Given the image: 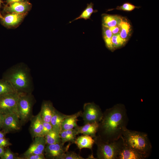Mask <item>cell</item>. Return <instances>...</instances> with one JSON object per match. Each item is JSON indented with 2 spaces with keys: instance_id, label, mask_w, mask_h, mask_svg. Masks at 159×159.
<instances>
[{
  "instance_id": "obj_35",
  "label": "cell",
  "mask_w": 159,
  "mask_h": 159,
  "mask_svg": "<svg viewBox=\"0 0 159 159\" xmlns=\"http://www.w3.org/2000/svg\"><path fill=\"white\" fill-rule=\"evenodd\" d=\"M7 3L9 4L16 2H25L28 1V0H4Z\"/></svg>"
},
{
  "instance_id": "obj_36",
  "label": "cell",
  "mask_w": 159,
  "mask_h": 159,
  "mask_svg": "<svg viewBox=\"0 0 159 159\" xmlns=\"http://www.w3.org/2000/svg\"><path fill=\"white\" fill-rule=\"evenodd\" d=\"M4 118V115L0 112V129L2 128Z\"/></svg>"
},
{
  "instance_id": "obj_34",
  "label": "cell",
  "mask_w": 159,
  "mask_h": 159,
  "mask_svg": "<svg viewBox=\"0 0 159 159\" xmlns=\"http://www.w3.org/2000/svg\"><path fill=\"white\" fill-rule=\"evenodd\" d=\"M111 30L113 35L119 33L120 31V27L119 25L115 26L109 28Z\"/></svg>"
},
{
  "instance_id": "obj_21",
  "label": "cell",
  "mask_w": 159,
  "mask_h": 159,
  "mask_svg": "<svg viewBox=\"0 0 159 159\" xmlns=\"http://www.w3.org/2000/svg\"><path fill=\"white\" fill-rule=\"evenodd\" d=\"M62 143L63 144L66 142L74 143L78 135L77 127L72 129L62 130L59 133Z\"/></svg>"
},
{
  "instance_id": "obj_12",
  "label": "cell",
  "mask_w": 159,
  "mask_h": 159,
  "mask_svg": "<svg viewBox=\"0 0 159 159\" xmlns=\"http://www.w3.org/2000/svg\"><path fill=\"white\" fill-rule=\"evenodd\" d=\"M28 149L24 153L23 156L32 154L44 155L46 143L44 137H35Z\"/></svg>"
},
{
  "instance_id": "obj_28",
  "label": "cell",
  "mask_w": 159,
  "mask_h": 159,
  "mask_svg": "<svg viewBox=\"0 0 159 159\" xmlns=\"http://www.w3.org/2000/svg\"><path fill=\"white\" fill-rule=\"evenodd\" d=\"M140 7V6H136L130 2H126L123 3L122 5L120 6H117L115 9H109L108 11H110L114 9H116L130 11L134 10L135 9H139Z\"/></svg>"
},
{
  "instance_id": "obj_16",
  "label": "cell",
  "mask_w": 159,
  "mask_h": 159,
  "mask_svg": "<svg viewBox=\"0 0 159 159\" xmlns=\"http://www.w3.org/2000/svg\"><path fill=\"white\" fill-rule=\"evenodd\" d=\"M82 112V111H80L73 114L68 115L62 123L61 130L72 129L78 127V118L80 116Z\"/></svg>"
},
{
  "instance_id": "obj_5",
  "label": "cell",
  "mask_w": 159,
  "mask_h": 159,
  "mask_svg": "<svg viewBox=\"0 0 159 159\" xmlns=\"http://www.w3.org/2000/svg\"><path fill=\"white\" fill-rule=\"evenodd\" d=\"M35 99L32 93H21L19 99L18 108L21 125L32 117V110Z\"/></svg>"
},
{
  "instance_id": "obj_24",
  "label": "cell",
  "mask_w": 159,
  "mask_h": 159,
  "mask_svg": "<svg viewBox=\"0 0 159 159\" xmlns=\"http://www.w3.org/2000/svg\"><path fill=\"white\" fill-rule=\"evenodd\" d=\"M102 33L106 47L109 50L113 52L111 40L113 34L111 30L109 28L102 26Z\"/></svg>"
},
{
  "instance_id": "obj_30",
  "label": "cell",
  "mask_w": 159,
  "mask_h": 159,
  "mask_svg": "<svg viewBox=\"0 0 159 159\" xmlns=\"http://www.w3.org/2000/svg\"><path fill=\"white\" fill-rule=\"evenodd\" d=\"M1 159H19L18 157L10 149H7L4 150V153L1 157Z\"/></svg>"
},
{
  "instance_id": "obj_9",
  "label": "cell",
  "mask_w": 159,
  "mask_h": 159,
  "mask_svg": "<svg viewBox=\"0 0 159 159\" xmlns=\"http://www.w3.org/2000/svg\"><path fill=\"white\" fill-rule=\"evenodd\" d=\"M2 128L5 133L17 131L21 125L19 116L14 113L4 115Z\"/></svg>"
},
{
  "instance_id": "obj_6",
  "label": "cell",
  "mask_w": 159,
  "mask_h": 159,
  "mask_svg": "<svg viewBox=\"0 0 159 159\" xmlns=\"http://www.w3.org/2000/svg\"><path fill=\"white\" fill-rule=\"evenodd\" d=\"M20 93L15 92L0 96V112L4 115L14 113L19 117L18 104Z\"/></svg>"
},
{
  "instance_id": "obj_18",
  "label": "cell",
  "mask_w": 159,
  "mask_h": 159,
  "mask_svg": "<svg viewBox=\"0 0 159 159\" xmlns=\"http://www.w3.org/2000/svg\"><path fill=\"white\" fill-rule=\"evenodd\" d=\"M95 140L93 137L85 135L76 138L74 143L80 150L84 148L92 149Z\"/></svg>"
},
{
  "instance_id": "obj_7",
  "label": "cell",
  "mask_w": 159,
  "mask_h": 159,
  "mask_svg": "<svg viewBox=\"0 0 159 159\" xmlns=\"http://www.w3.org/2000/svg\"><path fill=\"white\" fill-rule=\"evenodd\" d=\"M83 109L80 116L82 118L84 124L99 123L101 121L103 112L99 106L94 102L85 103Z\"/></svg>"
},
{
  "instance_id": "obj_2",
  "label": "cell",
  "mask_w": 159,
  "mask_h": 159,
  "mask_svg": "<svg viewBox=\"0 0 159 159\" xmlns=\"http://www.w3.org/2000/svg\"><path fill=\"white\" fill-rule=\"evenodd\" d=\"M2 78L8 81L17 92L32 93L34 89L30 69L25 63H19L9 68Z\"/></svg>"
},
{
  "instance_id": "obj_11",
  "label": "cell",
  "mask_w": 159,
  "mask_h": 159,
  "mask_svg": "<svg viewBox=\"0 0 159 159\" xmlns=\"http://www.w3.org/2000/svg\"><path fill=\"white\" fill-rule=\"evenodd\" d=\"M32 4L29 1L25 2H16L5 5L3 11L6 13L27 14L31 9Z\"/></svg>"
},
{
  "instance_id": "obj_38",
  "label": "cell",
  "mask_w": 159,
  "mask_h": 159,
  "mask_svg": "<svg viewBox=\"0 0 159 159\" xmlns=\"http://www.w3.org/2000/svg\"><path fill=\"white\" fill-rule=\"evenodd\" d=\"M5 133L0 131V138H4Z\"/></svg>"
},
{
  "instance_id": "obj_22",
  "label": "cell",
  "mask_w": 159,
  "mask_h": 159,
  "mask_svg": "<svg viewBox=\"0 0 159 159\" xmlns=\"http://www.w3.org/2000/svg\"><path fill=\"white\" fill-rule=\"evenodd\" d=\"M119 25L120 29L119 34L120 37L128 41L132 32V26L130 23L126 18L123 17Z\"/></svg>"
},
{
  "instance_id": "obj_39",
  "label": "cell",
  "mask_w": 159,
  "mask_h": 159,
  "mask_svg": "<svg viewBox=\"0 0 159 159\" xmlns=\"http://www.w3.org/2000/svg\"><path fill=\"white\" fill-rule=\"evenodd\" d=\"M1 3H2V0H0V9L1 7Z\"/></svg>"
},
{
  "instance_id": "obj_15",
  "label": "cell",
  "mask_w": 159,
  "mask_h": 159,
  "mask_svg": "<svg viewBox=\"0 0 159 159\" xmlns=\"http://www.w3.org/2000/svg\"><path fill=\"white\" fill-rule=\"evenodd\" d=\"M145 157L142 154L130 147L124 143L118 155L117 159H145Z\"/></svg>"
},
{
  "instance_id": "obj_37",
  "label": "cell",
  "mask_w": 159,
  "mask_h": 159,
  "mask_svg": "<svg viewBox=\"0 0 159 159\" xmlns=\"http://www.w3.org/2000/svg\"><path fill=\"white\" fill-rule=\"evenodd\" d=\"M4 152V148L0 146V158L3 155Z\"/></svg>"
},
{
  "instance_id": "obj_27",
  "label": "cell",
  "mask_w": 159,
  "mask_h": 159,
  "mask_svg": "<svg viewBox=\"0 0 159 159\" xmlns=\"http://www.w3.org/2000/svg\"><path fill=\"white\" fill-rule=\"evenodd\" d=\"M111 40L113 52L124 46L127 42L120 37L119 33L113 35Z\"/></svg>"
},
{
  "instance_id": "obj_10",
  "label": "cell",
  "mask_w": 159,
  "mask_h": 159,
  "mask_svg": "<svg viewBox=\"0 0 159 159\" xmlns=\"http://www.w3.org/2000/svg\"><path fill=\"white\" fill-rule=\"evenodd\" d=\"M27 14L11 13L3 16L0 13V21L1 24L6 27H15L21 22Z\"/></svg>"
},
{
  "instance_id": "obj_13",
  "label": "cell",
  "mask_w": 159,
  "mask_h": 159,
  "mask_svg": "<svg viewBox=\"0 0 159 159\" xmlns=\"http://www.w3.org/2000/svg\"><path fill=\"white\" fill-rule=\"evenodd\" d=\"M30 131L32 137H43V121L39 112L31 118Z\"/></svg>"
},
{
  "instance_id": "obj_14",
  "label": "cell",
  "mask_w": 159,
  "mask_h": 159,
  "mask_svg": "<svg viewBox=\"0 0 159 159\" xmlns=\"http://www.w3.org/2000/svg\"><path fill=\"white\" fill-rule=\"evenodd\" d=\"M56 109L50 101L44 100L42 102L39 112L43 121L50 122L51 118Z\"/></svg>"
},
{
  "instance_id": "obj_23",
  "label": "cell",
  "mask_w": 159,
  "mask_h": 159,
  "mask_svg": "<svg viewBox=\"0 0 159 159\" xmlns=\"http://www.w3.org/2000/svg\"><path fill=\"white\" fill-rule=\"evenodd\" d=\"M94 4L92 2L87 4L86 8L82 11L81 14L78 17L73 20L69 22V23L79 19H83L85 20L90 19V17L92 13L97 11L96 10L93 9Z\"/></svg>"
},
{
  "instance_id": "obj_29",
  "label": "cell",
  "mask_w": 159,
  "mask_h": 159,
  "mask_svg": "<svg viewBox=\"0 0 159 159\" xmlns=\"http://www.w3.org/2000/svg\"><path fill=\"white\" fill-rule=\"evenodd\" d=\"M79 154L72 151H67L61 157L60 159H84Z\"/></svg>"
},
{
  "instance_id": "obj_1",
  "label": "cell",
  "mask_w": 159,
  "mask_h": 159,
  "mask_svg": "<svg viewBox=\"0 0 159 159\" xmlns=\"http://www.w3.org/2000/svg\"><path fill=\"white\" fill-rule=\"evenodd\" d=\"M129 121L125 106L117 104L106 109L99 123L97 135L105 142L118 140L122 136Z\"/></svg>"
},
{
  "instance_id": "obj_20",
  "label": "cell",
  "mask_w": 159,
  "mask_h": 159,
  "mask_svg": "<svg viewBox=\"0 0 159 159\" xmlns=\"http://www.w3.org/2000/svg\"><path fill=\"white\" fill-rule=\"evenodd\" d=\"M123 17L117 15L107 14L102 15V26L110 28L119 25Z\"/></svg>"
},
{
  "instance_id": "obj_33",
  "label": "cell",
  "mask_w": 159,
  "mask_h": 159,
  "mask_svg": "<svg viewBox=\"0 0 159 159\" xmlns=\"http://www.w3.org/2000/svg\"><path fill=\"white\" fill-rule=\"evenodd\" d=\"M11 145L8 140L4 138H0V146L2 147H6Z\"/></svg>"
},
{
  "instance_id": "obj_19",
  "label": "cell",
  "mask_w": 159,
  "mask_h": 159,
  "mask_svg": "<svg viewBox=\"0 0 159 159\" xmlns=\"http://www.w3.org/2000/svg\"><path fill=\"white\" fill-rule=\"evenodd\" d=\"M68 115L64 114L55 110L50 120V123L52 125L53 130L60 133L61 131L62 123Z\"/></svg>"
},
{
  "instance_id": "obj_8",
  "label": "cell",
  "mask_w": 159,
  "mask_h": 159,
  "mask_svg": "<svg viewBox=\"0 0 159 159\" xmlns=\"http://www.w3.org/2000/svg\"><path fill=\"white\" fill-rule=\"evenodd\" d=\"M71 144L69 143L66 146L62 143L46 144L44 154L49 158L60 159L62 156L68 150Z\"/></svg>"
},
{
  "instance_id": "obj_26",
  "label": "cell",
  "mask_w": 159,
  "mask_h": 159,
  "mask_svg": "<svg viewBox=\"0 0 159 159\" xmlns=\"http://www.w3.org/2000/svg\"><path fill=\"white\" fill-rule=\"evenodd\" d=\"M46 144L62 143L59 133L52 130L44 136Z\"/></svg>"
},
{
  "instance_id": "obj_25",
  "label": "cell",
  "mask_w": 159,
  "mask_h": 159,
  "mask_svg": "<svg viewBox=\"0 0 159 159\" xmlns=\"http://www.w3.org/2000/svg\"><path fill=\"white\" fill-rule=\"evenodd\" d=\"M15 92H16L8 81L3 78L0 79V96Z\"/></svg>"
},
{
  "instance_id": "obj_32",
  "label": "cell",
  "mask_w": 159,
  "mask_h": 159,
  "mask_svg": "<svg viewBox=\"0 0 159 159\" xmlns=\"http://www.w3.org/2000/svg\"><path fill=\"white\" fill-rule=\"evenodd\" d=\"M45 158L44 155L32 154L27 156H24L23 157H19V159H44Z\"/></svg>"
},
{
  "instance_id": "obj_17",
  "label": "cell",
  "mask_w": 159,
  "mask_h": 159,
  "mask_svg": "<svg viewBox=\"0 0 159 159\" xmlns=\"http://www.w3.org/2000/svg\"><path fill=\"white\" fill-rule=\"evenodd\" d=\"M99 127V123H89L77 127L78 134H82L94 138L96 135Z\"/></svg>"
},
{
  "instance_id": "obj_3",
  "label": "cell",
  "mask_w": 159,
  "mask_h": 159,
  "mask_svg": "<svg viewBox=\"0 0 159 159\" xmlns=\"http://www.w3.org/2000/svg\"><path fill=\"white\" fill-rule=\"evenodd\" d=\"M124 144L144 156L146 158L150 155L152 145L148 134L125 128L122 136Z\"/></svg>"
},
{
  "instance_id": "obj_31",
  "label": "cell",
  "mask_w": 159,
  "mask_h": 159,
  "mask_svg": "<svg viewBox=\"0 0 159 159\" xmlns=\"http://www.w3.org/2000/svg\"><path fill=\"white\" fill-rule=\"evenodd\" d=\"M43 136L44 137L46 135L53 130L52 125L50 122H45L43 121Z\"/></svg>"
},
{
  "instance_id": "obj_4",
  "label": "cell",
  "mask_w": 159,
  "mask_h": 159,
  "mask_svg": "<svg viewBox=\"0 0 159 159\" xmlns=\"http://www.w3.org/2000/svg\"><path fill=\"white\" fill-rule=\"evenodd\" d=\"M94 139L97 147V159H117L124 144L122 136L118 140L110 143L105 142L97 135Z\"/></svg>"
}]
</instances>
